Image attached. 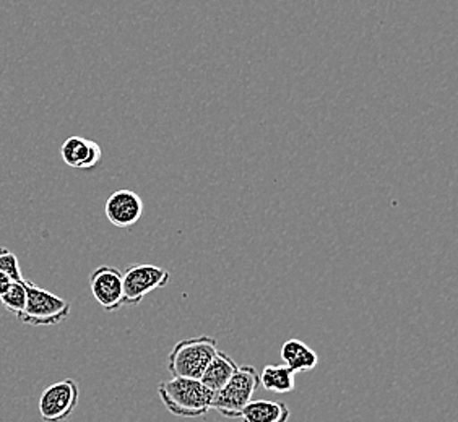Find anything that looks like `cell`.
<instances>
[{"label": "cell", "mask_w": 458, "mask_h": 422, "mask_svg": "<svg viewBox=\"0 0 458 422\" xmlns=\"http://www.w3.org/2000/svg\"><path fill=\"white\" fill-rule=\"evenodd\" d=\"M291 411L283 401L252 400L241 413L242 422H288Z\"/></svg>", "instance_id": "30bf717a"}, {"label": "cell", "mask_w": 458, "mask_h": 422, "mask_svg": "<svg viewBox=\"0 0 458 422\" xmlns=\"http://www.w3.org/2000/svg\"><path fill=\"white\" fill-rule=\"evenodd\" d=\"M2 306L20 318L23 308L27 306V280L12 282L9 291L0 298Z\"/></svg>", "instance_id": "5bb4252c"}, {"label": "cell", "mask_w": 458, "mask_h": 422, "mask_svg": "<svg viewBox=\"0 0 458 422\" xmlns=\"http://www.w3.org/2000/svg\"><path fill=\"white\" fill-rule=\"evenodd\" d=\"M79 385L72 378L51 384L43 390L38 401L41 419L45 422L67 421L79 406Z\"/></svg>", "instance_id": "8992f818"}, {"label": "cell", "mask_w": 458, "mask_h": 422, "mask_svg": "<svg viewBox=\"0 0 458 422\" xmlns=\"http://www.w3.org/2000/svg\"><path fill=\"white\" fill-rule=\"evenodd\" d=\"M0 273L9 274L13 282H21L23 280L21 272H20L17 256L9 249H5V247H0Z\"/></svg>", "instance_id": "9a60e30c"}, {"label": "cell", "mask_w": 458, "mask_h": 422, "mask_svg": "<svg viewBox=\"0 0 458 422\" xmlns=\"http://www.w3.org/2000/svg\"><path fill=\"white\" fill-rule=\"evenodd\" d=\"M143 200L139 194L129 189L115 190L109 195L105 205V213L109 223L115 228H132L143 215Z\"/></svg>", "instance_id": "ba28073f"}, {"label": "cell", "mask_w": 458, "mask_h": 422, "mask_svg": "<svg viewBox=\"0 0 458 422\" xmlns=\"http://www.w3.org/2000/svg\"><path fill=\"white\" fill-rule=\"evenodd\" d=\"M12 278H10L9 274H5V273H0V298L9 291L10 284H12Z\"/></svg>", "instance_id": "2e32d148"}, {"label": "cell", "mask_w": 458, "mask_h": 422, "mask_svg": "<svg viewBox=\"0 0 458 422\" xmlns=\"http://www.w3.org/2000/svg\"><path fill=\"white\" fill-rule=\"evenodd\" d=\"M259 384L272 393H278V395H284V393H291L296 388V374L286 367L284 364H268L265 366L262 374L259 376Z\"/></svg>", "instance_id": "4fadbf2b"}, {"label": "cell", "mask_w": 458, "mask_h": 422, "mask_svg": "<svg viewBox=\"0 0 458 422\" xmlns=\"http://www.w3.org/2000/svg\"><path fill=\"white\" fill-rule=\"evenodd\" d=\"M168 270L158 265L135 264L123 273V306H139L153 291L168 286Z\"/></svg>", "instance_id": "5b68a950"}, {"label": "cell", "mask_w": 458, "mask_h": 422, "mask_svg": "<svg viewBox=\"0 0 458 422\" xmlns=\"http://www.w3.org/2000/svg\"><path fill=\"white\" fill-rule=\"evenodd\" d=\"M61 156L64 163L73 169H91L99 165L103 150L97 141L73 135L62 143Z\"/></svg>", "instance_id": "9c48e42d"}, {"label": "cell", "mask_w": 458, "mask_h": 422, "mask_svg": "<svg viewBox=\"0 0 458 422\" xmlns=\"http://www.w3.org/2000/svg\"><path fill=\"white\" fill-rule=\"evenodd\" d=\"M218 352L212 336H197L182 340L169 352L168 370L171 377L200 380L207 366Z\"/></svg>", "instance_id": "7a4b0ae2"}, {"label": "cell", "mask_w": 458, "mask_h": 422, "mask_svg": "<svg viewBox=\"0 0 458 422\" xmlns=\"http://www.w3.org/2000/svg\"><path fill=\"white\" fill-rule=\"evenodd\" d=\"M89 290L98 304L107 312H114L123 308V272L114 266H98L89 276Z\"/></svg>", "instance_id": "52a82bcc"}, {"label": "cell", "mask_w": 458, "mask_h": 422, "mask_svg": "<svg viewBox=\"0 0 458 422\" xmlns=\"http://www.w3.org/2000/svg\"><path fill=\"white\" fill-rule=\"evenodd\" d=\"M71 308L69 300L27 282V306L18 320L25 325H57L71 316Z\"/></svg>", "instance_id": "277c9868"}, {"label": "cell", "mask_w": 458, "mask_h": 422, "mask_svg": "<svg viewBox=\"0 0 458 422\" xmlns=\"http://www.w3.org/2000/svg\"><path fill=\"white\" fill-rule=\"evenodd\" d=\"M158 395L169 413L177 418H202L212 409L213 392L200 380L176 378L158 385Z\"/></svg>", "instance_id": "6da1fadb"}, {"label": "cell", "mask_w": 458, "mask_h": 422, "mask_svg": "<svg viewBox=\"0 0 458 422\" xmlns=\"http://www.w3.org/2000/svg\"><path fill=\"white\" fill-rule=\"evenodd\" d=\"M238 369L239 366L233 361V358H229L226 352L218 350L212 362L207 366V369L203 372L200 382L215 393L228 384L229 378L233 377L238 372Z\"/></svg>", "instance_id": "7c38bea8"}, {"label": "cell", "mask_w": 458, "mask_h": 422, "mask_svg": "<svg viewBox=\"0 0 458 422\" xmlns=\"http://www.w3.org/2000/svg\"><path fill=\"white\" fill-rule=\"evenodd\" d=\"M259 372L254 366H242L225 387L213 393L212 409L228 419L241 418L259 388Z\"/></svg>", "instance_id": "3957f363"}, {"label": "cell", "mask_w": 458, "mask_h": 422, "mask_svg": "<svg viewBox=\"0 0 458 422\" xmlns=\"http://www.w3.org/2000/svg\"><path fill=\"white\" fill-rule=\"evenodd\" d=\"M282 361L294 374L316 369L318 364V352L301 340H286L282 346Z\"/></svg>", "instance_id": "8fae6325"}]
</instances>
